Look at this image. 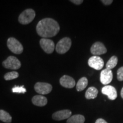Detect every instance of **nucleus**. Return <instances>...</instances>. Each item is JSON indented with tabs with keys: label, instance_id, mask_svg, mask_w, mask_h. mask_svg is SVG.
<instances>
[{
	"label": "nucleus",
	"instance_id": "f257e3e1",
	"mask_svg": "<svg viewBox=\"0 0 123 123\" xmlns=\"http://www.w3.org/2000/svg\"><path fill=\"white\" fill-rule=\"evenodd\" d=\"M38 34L42 38L53 37L60 30L59 24L50 18H44L39 21L36 27Z\"/></svg>",
	"mask_w": 123,
	"mask_h": 123
},
{
	"label": "nucleus",
	"instance_id": "f03ea898",
	"mask_svg": "<svg viewBox=\"0 0 123 123\" xmlns=\"http://www.w3.org/2000/svg\"><path fill=\"white\" fill-rule=\"evenodd\" d=\"M35 17V12L32 9H27L21 13L18 17V21L22 25L30 24Z\"/></svg>",
	"mask_w": 123,
	"mask_h": 123
},
{
	"label": "nucleus",
	"instance_id": "7ed1b4c3",
	"mask_svg": "<svg viewBox=\"0 0 123 123\" xmlns=\"http://www.w3.org/2000/svg\"><path fill=\"white\" fill-rule=\"evenodd\" d=\"M72 42L70 38L65 37L61 39L55 47V50L58 54H63L67 53L70 50Z\"/></svg>",
	"mask_w": 123,
	"mask_h": 123
},
{
	"label": "nucleus",
	"instance_id": "20e7f679",
	"mask_svg": "<svg viewBox=\"0 0 123 123\" xmlns=\"http://www.w3.org/2000/svg\"><path fill=\"white\" fill-rule=\"evenodd\" d=\"M7 46L9 50L15 54H21L24 51L22 44L14 38H9L7 41Z\"/></svg>",
	"mask_w": 123,
	"mask_h": 123
},
{
	"label": "nucleus",
	"instance_id": "39448f33",
	"mask_svg": "<svg viewBox=\"0 0 123 123\" xmlns=\"http://www.w3.org/2000/svg\"><path fill=\"white\" fill-rule=\"evenodd\" d=\"M5 68L10 70H18L21 67V62L15 56H10L2 62Z\"/></svg>",
	"mask_w": 123,
	"mask_h": 123
},
{
	"label": "nucleus",
	"instance_id": "423d86ee",
	"mask_svg": "<svg viewBox=\"0 0 123 123\" xmlns=\"http://www.w3.org/2000/svg\"><path fill=\"white\" fill-rule=\"evenodd\" d=\"M35 91L41 95H47L50 93L53 90V87L47 83L38 82L34 86Z\"/></svg>",
	"mask_w": 123,
	"mask_h": 123
},
{
	"label": "nucleus",
	"instance_id": "0eeeda50",
	"mask_svg": "<svg viewBox=\"0 0 123 123\" xmlns=\"http://www.w3.org/2000/svg\"><path fill=\"white\" fill-rule=\"evenodd\" d=\"M39 44L46 53L51 54L54 51L55 44L52 40L47 38H42L40 40Z\"/></svg>",
	"mask_w": 123,
	"mask_h": 123
},
{
	"label": "nucleus",
	"instance_id": "6e6552de",
	"mask_svg": "<svg viewBox=\"0 0 123 123\" xmlns=\"http://www.w3.org/2000/svg\"><path fill=\"white\" fill-rule=\"evenodd\" d=\"M88 64L91 68L96 70H100L103 67L104 63L102 58L99 56H92L88 59Z\"/></svg>",
	"mask_w": 123,
	"mask_h": 123
},
{
	"label": "nucleus",
	"instance_id": "1a4fd4ad",
	"mask_svg": "<svg viewBox=\"0 0 123 123\" xmlns=\"http://www.w3.org/2000/svg\"><path fill=\"white\" fill-rule=\"evenodd\" d=\"M107 50L103 43L96 42L92 44L91 47V52L94 56H98L107 53Z\"/></svg>",
	"mask_w": 123,
	"mask_h": 123
},
{
	"label": "nucleus",
	"instance_id": "9d476101",
	"mask_svg": "<svg viewBox=\"0 0 123 123\" xmlns=\"http://www.w3.org/2000/svg\"><path fill=\"white\" fill-rule=\"evenodd\" d=\"M72 112L69 110H64L55 112L52 115V118L56 121H61L68 119L71 116Z\"/></svg>",
	"mask_w": 123,
	"mask_h": 123
},
{
	"label": "nucleus",
	"instance_id": "9b49d317",
	"mask_svg": "<svg viewBox=\"0 0 123 123\" xmlns=\"http://www.w3.org/2000/svg\"><path fill=\"white\" fill-rule=\"evenodd\" d=\"M103 94L107 95L109 99L114 100L117 97V93L116 88L112 86H105L101 90Z\"/></svg>",
	"mask_w": 123,
	"mask_h": 123
},
{
	"label": "nucleus",
	"instance_id": "f8f14e48",
	"mask_svg": "<svg viewBox=\"0 0 123 123\" xmlns=\"http://www.w3.org/2000/svg\"><path fill=\"white\" fill-rule=\"evenodd\" d=\"M112 79H113V73L111 70L105 68L101 71L100 79L103 84L107 85V84H110L112 81Z\"/></svg>",
	"mask_w": 123,
	"mask_h": 123
},
{
	"label": "nucleus",
	"instance_id": "ddd939ff",
	"mask_svg": "<svg viewBox=\"0 0 123 123\" xmlns=\"http://www.w3.org/2000/svg\"><path fill=\"white\" fill-rule=\"evenodd\" d=\"M59 82L62 86L67 88H73L76 85L75 80L68 75H63L60 79Z\"/></svg>",
	"mask_w": 123,
	"mask_h": 123
},
{
	"label": "nucleus",
	"instance_id": "4468645a",
	"mask_svg": "<svg viewBox=\"0 0 123 123\" xmlns=\"http://www.w3.org/2000/svg\"><path fill=\"white\" fill-rule=\"evenodd\" d=\"M32 103L34 105L38 107H43L47 103V99L42 95H35L32 98Z\"/></svg>",
	"mask_w": 123,
	"mask_h": 123
},
{
	"label": "nucleus",
	"instance_id": "2eb2a0df",
	"mask_svg": "<svg viewBox=\"0 0 123 123\" xmlns=\"http://www.w3.org/2000/svg\"><path fill=\"white\" fill-rule=\"evenodd\" d=\"M98 90L94 87H91L87 89L85 96L87 99H93L98 96Z\"/></svg>",
	"mask_w": 123,
	"mask_h": 123
},
{
	"label": "nucleus",
	"instance_id": "dca6fc26",
	"mask_svg": "<svg viewBox=\"0 0 123 123\" xmlns=\"http://www.w3.org/2000/svg\"><path fill=\"white\" fill-rule=\"evenodd\" d=\"M85 117L81 115H75L67 119V123H84Z\"/></svg>",
	"mask_w": 123,
	"mask_h": 123
},
{
	"label": "nucleus",
	"instance_id": "f3484780",
	"mask_svg": "<svg viewBox=\"0 0 123 123\" xmlns=\"http://www.w3.org/2000/svg\"><path fill=\"white\" fill-rule=\"evenodd\" d=\"M88 85V80L86 77H82L79 80L77 84H76V90L78 91H83Z\"/></svg>",
	"mask_w": 123,
	"mask_h": 123
},
{
	"label": "nucleus",
	"instance_id": "a211bd4d",
	"mask_svg": "<svg viewBox=\"0 0 123 123\" xmlns=\"http://www.w3.org/2000/svg\"><path fill=\"white\" fill-rule=\"evenodd\" d=\"M0 120L6 123H10L12 121V117L8 112L5 111L0 110Z\"/></svg>",
	"mask_w": 123,
	"mask_h": 123
},
{
	"label": "nucleus",
	"instance_id": "6ab92c4d",
	"mask_svg": "<svg viewBox=\"0 0 123 123\" xmlns=\"http://www.w3.org/2000/svg\"><path fill=\"white\" fill-rule=\"evenodd\" d=\"M118 62V58L116 56H113L110 58L106 64V67L107 69L111 70L116 67Z\"/></svg>",
	"mask_w": 123,
	"mask_h": 123
},
{
	"label": "nucleus",
	"instance_id": "aec40b11",
	"mask_svg": "<svg viewBox=\"0 0 123 123\" xmlns=\"http://www.w3.org/2000/svg\"><path fill=\"white\" fill-rule=\"evenodd\" d=\"M19 76V74L16 71L9 72L4 75V79L6 80H11L16 79Z\"/></svg>",
	"mask_w": 123,
	"mask_h": 123
},
{
	"label": "nucleus",
	"instance_id": "412c9836",
	"mask_svg": "<svg viewBox=\"0 0 123 123\" xmlns=\"http://www.w3.org/2000/svg\"><path fill=\"white\" fill-rule=\"evenodd\" d=\"M12 92H14V93H25L26 92V88L24 87V86H15L14 87L12 88Z\"/></svg>",
	"mask_w": 123,
	"mask_h": 123
},
{
	"label": "nucleus",
	"instance_id": "4be33fe9",
	"mask_svg": "<svg viewBox=\"0 0 123 123\" xmlns=\"http://www.w3.org/2000/svg\"><path fill=\"white\" fill-rule=\"evenodd\" d=\"M117 78L119 81H123V66L118 69L117 73Z\"/></svg>",
	"mask_w": 123,
	"mask_h": 123
},
{
	"label": "nucleus",
	"instance_id": "5701e85b",
	"mask_svg": "<svg viewBox=\"0 0 123 123\" xmlns=\"http://www.w3.org/2000/svg\"><path fill=\"white\" fill-rule=\"evenodd\" d=\"M70 2H73V4L77 5H79L82 4L83 2V0H71Z\"/></svg>",
	"mask_w": 123,
	"mask_h": 123
},
{
	"label": "nucleus",
	"instance_id": "b1692460",
	"mask_svg": "<svg viewBox=\"0 0 123 123\" xmlns=\"http://www.w3.org/2000/svg\"><path fill=\"white\" fill-rule=\"evenodd\" d=\"M101 2L105 5H110L113 2V1L112 0H101Z\"/></svg>",
	"mask_w": 123,
	"mask_h": 123
},
{
	"label": "nucleus",
	"instance_id": "393cba45",
	"mask_svg": "<svg viewBox=\"0 0 123 123\" xmlns=\"http://www.w3.org/2000/svg\"><path fill=\"white\" fill-rule=\"evenodd\" d=\"M95 123H108L105 120L103 119H98L96 121Z\"/></svg>",
	"mask_w": 123,
	"mask_h": 123
},
{
	"label": "nucleus",
	"instance_id": "a878e982",
	"mask_svg": "<svg viewBox=\"0 0 123 123\" xmlns=\"http://www.w3.org/2000/svg\"><path fill=\"white\" fill-rule=\"evenodd\" d=\"M121 98L123 99V88L121 89Z\"/></svg>",
	"mask_w": 123,
	"mask_h": 123
}]
</instances>
